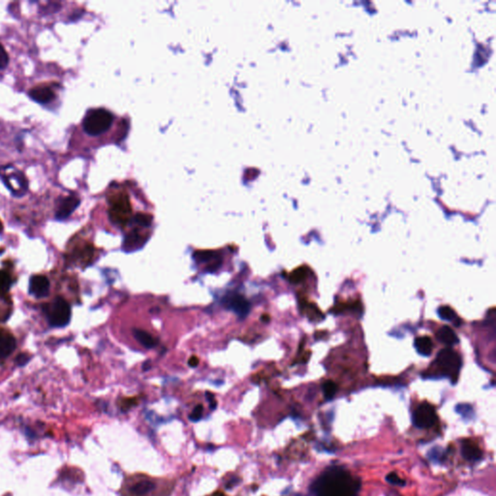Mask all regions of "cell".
Returning a JSON list of instances; mask_svg holds the SVG:
<instances>
[{
  "label": "cell",
  "instance_id": "obj_11",
  "mask_svg": "<svg viewBox=\"0 0 496 496\" xmlns=\"http://www.w3.org/2000/svg\"><path fill=\"white\" fill-rule=\"evenodd\" d=\"M28 95L33 101L39 104L50 103L55 97L54 91L47 86H39L30 90L28 92Z\"/></svg>",
  "mask_w": 496,
  "mask_h": 496
},
{
  "label": "cell",
  "instance_id": "obj_7",
  "mask_svg": "<svg viewBox=\"0 0 496 496\" xmlns=\"http://www.w3.org/2000/svg\"><path fill=\"white\" fill-rule=\"evenodd\" d=\"M436 413L429 403H423L413 413V424L418 429H429L436 422Z\"/></svg>",
  "mask_w": 496,
  "mask_h": 496
},
{
  "label": "cell",
  "instance_id": "obj_3",
  "mask_svg": "<svg viewBox=\"0 0 496 496\" xmlns=\"http://www.w3.org/2000/svg\"><path fill=\"white\" fill-rule=\"evenodd\" d=\"M0 179L14 196L21 197L28 189V182L24 174L12 165L0 167Z\"/></svg>",
  "mask_w": 496,
  "mask_h": 496
},
{
  "label": "cell",
  "instance_id": "obj_19",
  "mask_svg": "<svg viewBox=\"0 0 496 496\" xmlns=\"http://www.w3.org/2000/svg\"><path fill=\"white\" fill-rule=\"evenodd\" d=\"M445 451L443 448L436 446L430 449V451L428 452V457L429 460L432 461L433 463H442L443 460L445 459Z\"/></svg>",
  "mask_w": 496,
  "mask_h": 496
},
{
  "label": "cell",
  "instance_id": "obj_38",
  "mask_svg": "<svg viewBox=\"0 0 496 496\" xmlns=\"http://www.w3.org/2000/svg\"><path fill=\"white\" fill-rule=\"evenodd\" d=\"M225 496V495H224L223 493H220V492H217V493H215V494H214V495H213V496Z\"/></svg>",
  "mask_w": 496,
  "mask_h": 496
},
{
  "label": "cell",
  "instance_id": "obj_20",
  "mask_svg": "<svg viewBox=\"0 0 496 496\" xmlns=\"http://www.w3.org/2000/svg\"><path fill=\"white\" fill-rule=\"evenodd\" d=\"M322 390H323V394H324L325 398L327 400H331L336 396V394L338 392V386L334 381L328 380L323 384Z\"/></svg>",
  "mask_w": 496,
  "mask_h": 496
},
{
  "label": "cell",
  "instance_id": "obj_9",
  "mask_svg": "<svg viewBox=\"0 0 496 496\" xmlns=\"http://www.w3.org/2000/svg\"><path fill=\"white\" fill-rule=\"evenodd\" d=\"M80 203H81V200L76 195H69L67 197L63 198L57 207L56 212H55V218L57 220L66 219L80 205Z\"/></svg>",
  "mask_w": 496,
  "mask_h": 496
},
{
  "label": "cell",
  "instance_id": "obj_35",
  "mask_svg": "<svg viewBox=\"0 0 496 496\" xmlns=\"http://www.w3.org/2000/svg\"><path fill=\"white\" fill-rule=\"evenodd\" d=\"M188 364H189L191 367H196V366L199 364V359H198L197 357L193 356V357H191V358L189 359V361H188Z\"/></svg>",
  "mask_w": 496,
  "mask_h": 496
},
{
  "label": "cell",
  "instance_id": "obj_27",
  "mask_svg": "<svg viewBox=\"0 0 496 496\" xmlns=\"http://www.w3.org/2000/svg\"><path fill=\"white\" fill-rule=\"evenodd\" d=\"M136 223L142 227H149L152 222V217L149 214L138 213L134 217Z\"/></svg>",
  "mask_w": 496,
  "mask_h": 496
},
{
  "label": "cell",
  "instance_id": "obj_24",
  "mask_svg": "<svg viewBox=\"0 0 496 496\" xmlns=\"http://www.w3.org/2000/svg\"><path fill=\"white\" fill-rule=\"evenodd\" d=\"M455 411L459 414L463 419L471 420L474 417V410L472 406L469 404H458L455 407Z\"/></svg>",
  "mask_w": 496,
  "mask_h": 496
},
{
  "label": "cell",
  "instance_id": "obj_26",
  "mask_svg": "<svg viewBox=\"0 0 496 496\" xmlns=\"http://www.w3.org/2000/svg\"><path fill=\"white\" fill-rule=\"evenodd\" d=\"M141 239L142 237L137 233V232H132L130 233L127 237H126V240H125V243H124V246L127 247L128 248H136L137 245L141 244Z\"/></svg>",
  "mask_w": 496,
  "mask_h": 496
},
{
  "label": "cell",
  "instance_id": "obj_8",
  "mask_svg": "<svg viewBox=\"0 0 496 496\" xmlns=\"http://www.w3.org/2000/svg\"><path fill=\"white\" fill-rule=\"evenodd\" d=\"M225 305L241 318L247 317L250 311L249 301L240 294H233L225 298Z\"/></svg>",
  "mask_w": 496,
  "mask_h": 496
},
{
  "label": "cell",
  "instance_id": "obj_15",
  "mask_svg": "<svg viewBox=\"0 0 496 496\" xmlns=\"http://www.w3.org/2000/svg\"><path fill=\"white\" fill-rule=\"evenodd\" d=\"M436 338L441 343L447 346H452L458 342L456 334L448 326H443L442 328H440L436 334Z\"/></svg>",
  "mask_w": 496,
  "mask_h": 496
},
{
  "label": "cell",
  "instance_id": "obj_29",
  "mask_svg": "<svg viewBox=\"0 0 496 496\" xmlns=\"http://www.w3.org/2000/svg\"><path fill=\"white\" fill-rule=\"evenodd\" d=\"M203 405L199 404V405L196 406L192 413L189 415V420L191 422H199L201 419H202V416H203Z\"/></svg>",
  "mask_w": 496,
  "mask_h": 496
},
{
  "label": "cell",
  "instance_id": "obj_14",
  "mask_svg": "<svg viewBox=\"0 0 496 496\" xmlns=\"http://www.w3.org/2000/svg\"><path fill=\"white\" fill-rule=\"evenodd\" d=\"M462 456L468 461H479L482 458V451L471 442L464 441L461 445Z\"/></svg>",
  "mask_w": 496,
  "mask_h": 496
},
{
  "label": "cell",
  "instance_id": "obj_13",
  "mask_svg": "<svg viewBox=\"0 0 496 496\" xmlns=\"http://www.w3.org/2000/svg\"><path fill=\"white\" fill-rule=\"evenodd\" d=\"M15 339L6 333H0V359L8 357L15 349Z\"/></svg>",
  "mask_w": 496,
  "mask_h": 496
},
{
  "label": "cell",
  "instance_id": "obj_37",
  "mask_svg": "<svg viewBox=\"0 0 496 496\" xmlns=\"http://www.w3.org/2000/svg\"><path fill=\"white\" fill-rule=\"evenodd\" d=\"M261 319H262L264 322H269V321H270V316L268 315V314H265V315L262 316V318H261Z\"/></svg>",
  "mask_w": 496,
  "mask_h": 496
},
{
  "label": "cell",
  "instance_id": "obj_12",
  "mask_svg": "<svg viewBox=\"0 0 496 496\" xmlns=\"http://www.w3.org/2000/svg\"><path fill=\"white\" fill-rule=\"evenodd\" d=\"M156 488V484L151 480H140L134 483L130 488L129 492L136 496H144L150 494Z\"/></svg>",
  "mask_w": 496,
  "mask_h": 496
},
{
  "label": "cell",
  "instance_id": "obj_32",
  "mask_svg": "<svg viewBox=\"0 0 496 496\" xmlns=\"http://www.w3.org/2000/svg\"><path fill=\"white\" fill-rule=\"evenodd\" d=\"M205 397H206L207 401L209 402V407H210V409H211V410H214V409L216 408V406H217V402H216V400H215V398H214L213 394H211V393H209V392H206V393H205Z\"/></svg>",
  "mask_w": 496,
  "mask_h": 496
},
{
  "label": "cell",
  "instance_id": "obj_23",
  "mask_svg": "<svg viewBox=\"0 0 496 496\" xmlns=\"http://www.w3.org/2000/svg\"><path fill=\"white\" fill-rule=\"evenodd\" d=\"M217 258V254L214 252V251H196L195 254H194V259L199 262V263H203V262H207V261H210V260H214Z\"/></svg>",
  "mask_w": 496,
  "mask_h": 496
},
{
  "label": "cell",
  "instance_id": "obj_17",
  "mask_svg": "<svg viewBox=\"0 0 496 496\" xmlns=\"http://www.w3.org/2000/svg\"><path fill=\"white\" fill-rule=\"evenodd\" d=\"M415 348L420 355L429 356L433 350V342L429 337H421L415 340Z\"/></svg>",
  "mask_w": 496,
  "mask_h": 496
},
{
  "label": "cell",
  "instance_id": "obj_22",
  "mask_svg": "<svg viewBox=\"0 0 496 496\" xmlns=\"http://www.w3.org/2000/svg\"><path fill=\"white\" fill-rule=\"evenodd\" d=\"M12 285L11 276L6 271H0V294L4 295L10 290Z\"/></svg>",
  "mask_w": 496,
  "mask_h": 496
},
{
  "label": "cell",
  "instance_id": "obj_30",
  "mask_svg": "<svg viewBox=\"0 0 496 496\" xmlns=\"http://www.w3.org/2000/svg\"><path fill=\"white\" fill-rule=\"evenodd\" d=\"M9 63V55L4 47L0 44V70L5 69Z\"/></svg>",
  "mask_w": 496,
  "mask_h": 496
},
{
  "label": "cell",
  "instance_id": "obj_36",
  "mask_svg": "<svg viewBox=\"0 0 496 496\" xmlns=\"http://www.w3.org/2000/svg\"><path fill=\"white\" fill-rule=\"evenodd\" d=\"M236 481H237V478H235V479H232L231 481H229V483H228V484L226 485V489H227V490H229V489L233 488V487H234V486H235V485L237 484V482H236Z\"/></svg>",
  "mask_w": 496,
  "mask_h": 496
},
{
  "label": "cell",
  "instance_id": "obj_21",
  "mask_svg": "<svg viewBox=\"0 0 496 496\" xmlns=\"http://www.w3.org/2000/svg\"><path fill=\"white\" fill-rule=\"evenodd\" d=\"M306 276H307V269L304 267H300L292 271L289 279L292 283L297 284L303 281L306 278Z\"/></svg>",
  "mask_w": 496,
  "mask_h": 496
},
{
  "label": "cell",
  "instance_id": "obj_10",
  "mask_svg": "<svg viewBox=\"0 0 496 496\" xmlns=\"http://www.w3.org/2000/svg\"><path fill=\"white\" fill-rule=\"evenodd\" d=\"M29 292L37 298H45L50 292V281L44 275H34L29 281Z\"/></svg>",
  "mask_w": 496,
  "mask_h": 496
},
{
  "label": "cell",
  "instance_id": "obj_6",
  "mask_svg": "<svg viewBox=\"0 0 496 496\" xmlns=\"http://www.w3.org/2000/svg\"><path fill=\"white\" fill-rule=\"evenodd\" d=\"M131 214V205L127 195H120L113 202L111 207L110 215L113 222L124 225Z\"/></svg>",
  "mask_w": 496,
  "mask_h": 496
},
{
  "label": "cell",
  "instance_id": "obj_25",
  "mask_svg": "<svg viewBox=\"0 0 496 496\" xmlns=\"http://www.w3.org/2000/svg\"><path fill=\"white\" fill-rule=\"evenodd\" d=\"M438 315L445 321H453L456 319V314L454 310L448 305L440 306L438 308Z\"/></svg>",
  "mask_w": 496,
  "mask_h": 496
},
{
  "label": "cell",
  "instance_id": "obj_4",
  "mask_svg": "<svg viewBox=\"0 0 496 496\" xmlns=\"http://www.w3.org/2000/svg\"><path fill=\"white\" fill-rule=\"evenodd\" d=\"M47 318L50 326L62 328L67 326L71 319V308L67 301L60 297L47 305Z\"/></svg>",
  "mask_w": 496,
  "mask_h": 496
},
{
  "label": "cell",
  "instance_id": "obj_31",
  "mask_svg": "<svg viewBox=\"0 0 496 496\" xmlns=\"http://www.w3.org/2000/svg\"><path fill=\"white\" fill-rule=\"evenodd\" d=\"M30 361V356L25 354V353H23V354H20L18 355V357L16 358V362L19 366H23L25 365L28 361Z\"/></svg>",
  "mask_w": 496,
  "mask_h": 496
},
{
  "label": "cell",
  "instance_id": "obj_2",
  "mask_svg": "<svg viewBox=\"0 0 496 496\" xmlns=\"http://www.w3.org/2000/svg\"><path fill=\"white\" fill-rule=\"evenodd\" d=\"M113 113L106 109H92L83 120L84 131L90 136H99L107 132L113 124Z\"/></svg>",
  "mask_w": 496,
  "mask_h": 496
},
{
  "label": "cell",
  "instance_id": "obj_34",
  "mask_svg": "<svg viewBox=\"0 0 496 496\" xmlns=\"http://www.w3.org/2000/svg\"><path fill=\"white\" fill-rule=\"evenodd\" d=\"M220 264H221V263H220V261H218V260L213 261V263H212V264H210V265L207 267L206 271H208V272H213V271H216V270L220 267Z\"/></svg>",
  "mask_w": 496,
  "mask_h": 496
},
{
  "label": "cell",
  "instance_id": "obj_28",
  "mask_svg": "<svg viewBox=\"0 0 496 496\" xmlns=\"http://www.w3.org/2000/svg\"><path fill=\"white\" fill-rule=\"evenodd\" d=\"M386 481L394 486L397 487H404L405 486V481L400 479L396 473H390L386 477Z\"/></svg>",
  "mask_w": 496,
  "mask_h": 496
},
{
  "label": "cell",
  "instance_id": "obj_1",
  "mask_svg": "<svg viewBox=\"0 0 496 496\" xmlns=\"http://www.w3.org/2000/svg\"><path fill=\"white\" fill-rule=\"evenodd\" d=\"M359 490L360 482L341 466L328 468L310 487L313 496H358Z\"/></svg>",
  "mask_w": 496,
  "mask_h": 496
},
{
  "label": "cell",
  "instance_id": "obj_16",
  "mask_svg": "<svg viewBox=\"0 0 496 496\" xmlns=\"http://www.w3.org/2000/svg\"><path fill=\"white\" fill-rule=\"evenodd\" d=\"M133 335H134V338L146 348H154L157 345L156 339H154L151 335H149L146 331H143L140 329H134Z\"/></svg>",
  "mask_w": 496,
  "mask_h": 496
},
{
  "label": "cell",
  "instance_id": "obj_5",
  "mask_svg": "<svg viewBox=\"0 0 496 496\" xmlns=\"http://www.w3.org/2000/svg\"><path fill=\"white\" fill-rule=\"evenodd\" d=\"M436 364L443 374L452 378V382L456 381L458 371L461 366V359L456 352L450 348L442 349L437 354Z\"/></svg>",
  "mask_w": 496,
  "mask_h": 496
},
{
  "label": "cell",
  "instance_id": "obj_33",
  "mask_svg": "<svg viewBox=\"0 0 496 496\" xmlns=\"http://www.w3.org/2000/svg\"><path fill=\"white\" fill-rule=\"evenodd\" d=\"M137 404V400L136 398H126L124 400H122V403H121V408L123 410H128L129 408H131L132 406Z\"/></svg>",
  "mask_w": 496,
  "mask_h": 496
},
{
  "label": "cell",
  "instance_id": "obj_18",
  "mask_svg": "<svg viewBox=\"0 0 496 496\" xmlns=\"http://www.w3.org/2000/svg\"><path fill=\"white\" fill-rule=\"evenodd\" d=\"M308 317L309 320L312 321H319L321 318H323L322 312L319 310V308L313 303H308V302H303L301 305Z\"/></svg>",
  "mask_w": 496,
  "mask_h": 496
}]
</instances>
